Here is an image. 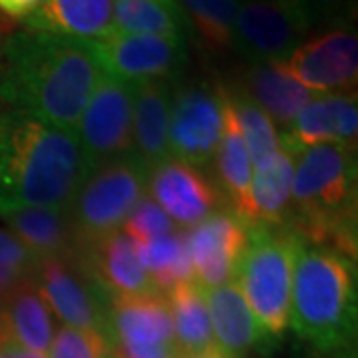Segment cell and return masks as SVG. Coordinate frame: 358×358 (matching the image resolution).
<instances>
[{
    "label": "cell",
    "mask_w": 358,
    "mask_h": 358,
    "mask_svg": "<svg viewBox=\"0 0 358 358\" xmlns=\"http://www.w3.org/2000/svg\"><path fill=\"white\" fill-rule=\"evenodd\" d=\"M355 263L322 245L301 241L296 249L289 327L320 355L352 350L357 343Z\"/></svg>",
    "instance_id": "277c9868"
},
{
    "label": "cell",
    "mask_w": 358,
    "mask_h": 358,
    "mask_svg": "<svg viewBox=\"0 0 358 358\" xmlns=\"http://www.w3.org/2000/svg\"><path fill=\"white\" fill-rule=\"evenodd\" d=\"M307 22L308 30L320 26H345L343 22L350 14L355 0H293Z\"/></svg>",
    "instance_id": "d6a6232c"
},
{
    "label": "cell",
    "mask_w": 358,
    "mask_h": 358,
    "mask_svg": "<svg viewBox=\"0 0 358 358\" xmlns=\"http://www.w3.org/2000/svg\"><path fill=\"white\" fill-rule=\"evenodd\" d=\"M322 358H357V350H345V352H334V355H322Z\"/></svg>",
    "instance_id": "f35d334b"
},
{
    "label": "cell",
    "mask_w": 358,
    "mask_h": 358,
    "mask_svg": "<svg viewBox=\"0 0 358 358\" xmlns=\"http://www.w3.org/2000/svg\"><path fill=\"white\" fill-rule=\"evenodd\" d=\"M277 131L282 150L293 155L322 143H338L357 152V92L319 94L301 110L289 128Z\"/></svg>",
    "instance_id": "9a60e30c"
},
{
    "label": "cell",
    "mask_w": 358,
    "mask_h": 358,
    "mask_svg": "<svg viewBox=\"0 0 358 358\" xmlns=\"http://www.w3.org/2000/svg\"><path fill=\"white\" fill-rule=\"evenodd\" d=\"M90 169L74 131L0 102V215L26 207L70 209Z\"/></svg>",
    "instance_id": "7a4b0ae2"
},
{
    "label": "cell",
    "mask_w": 358,
    "mask_h": 358,
    "mask_svg": "<svg viewBox=\"0 0 358 358\" xmlns=\"http://www.w3.org/2000/svg\"><path fill=\"white\" fill-rule=\"evenodd\" d=\"M32 279L46 305L66 327L102 334L112 348V293L82 257L42 259Z\"/></svg>",
    "instance_id": "52a82bcc"
},
{
    "label": "cell",
    "mask_w": 358,
    "mask_h": 358,
    "mask_svg": "<svg viewBox=\"0 0 358 358\" xmlns=\"http://www.w3.org/2000/svg\"><path fill=\"white\" fill-rule=\"evenodd\" d=\"M0 324L16 345L46 357L54 341V319L30 277L0 307Z\"/></svg>",
    "instance_id": "cb8c5ba5"
},
{
    "label": "cell",
    "mask_w": 358,
    "mask_h": 358,
    "mask_svg": "<svg viewBox=\"0 0 358 358\" xmlns=\"http://www.w3.org/2000/svg\"><path fill=\"white\" fill-rule=\"evenodd\" d=\"M114 32L187 40L189 24L176 0H115Z\"/></svg>",
    "instance_id": "4316f807"
},
{
    "label": "cell",
    "mask_w": 358,
    "mask_h": 358,
    "mask_svg": "<svg viewBox=\"0 0 358 358\" xmlns=\"http://www.w3.org/2000/svg\"><path fill=\"white\" fill-rule=\"evenodd\" d=\"M40 259L26 247L13 231L0 227V267L16 268L28 275H34Z\"/></svg>",
    "instance_id": "836d02e7"
},
{
    "label": "cell",
    "mask_w": 358,
    "mask_h": 358,
    "mask_svg": "<svg viewBox=\"0 0 358 358\" xmlns=\"http://www.w3.org/2000/svg\"><path fill=\"white\" fill-rule=\"evenodd\" d=\"M102 70L124 82L176 80L187 64V40L150 34H110L94 42Z\"/></svg>",
    "instance_id": "7c38bea8"
},
{
    "label": "cell",
    "mask_w": 358,
    "mask_h": 358,
    "mask_svg": "<svg viewBox=\"0 0 358 358\" xmlns=\"http://www.w3.org/2000/svg\"><path fill=\"white\" fill-rule=\"evenodd\" d=\"M32 275L22 273V271H16V268H6L0 267V307L6 303V299L22 285L28 281Z\"/></svg>",
    "instance_id": "d590c367"
},
{
    "label": "cell",
    "mask_w": 358,
    "mask_h": 358,
    "mask_svg": "<svg viewBox=\"0 0 358 358\" xmlns=\"http://www.w3.org/2000/svg\"><path fill=\"white\" fill-rule=\"evenodd\" d=\"M42 0H0V14L26 22L32 14L38 10Z\"/></svg>",
    "instance_id": "e575fe53"
},
{
    "label": "cell",
    "mask_w": 358,
    "mask_h": 358,
    "mask_svg": "<svg viewBox=\"0 0 358 358\" xmlns=\"http://www.w3.org/2000/svg\"><path fill=\"white\" fill-rule=\"evenodd\" d=\"M80 257L112 294L157 293L145 268L141 267L138 243L124 231L108 235Z\"/></svg>",
    "instance_id": "7402d4cb"
},
{
    "label": "cell",
    "mask_w": 358,
    "mask_h": 358,
    "mask_svg": "<svg viewBox=\"0 0 358 358\" xmlns=\"http://www.w3.org/2000/svg\"><path fill=\"white\" fill-rule=\"evenodd\" d=\"M223 128V103L219 88L207 82L173 86L169 110V155L203 171L213 164Z\"/></svg>",
    "instance_id": "ba28073f"
},
{
    "label": "cell",
    "mask_w": 358,
    "mask_h": 358,
    "mask_svg": "<svg viewBox=\"0 0 358 358\" xmlns=\"http://www.w3.org/2000/svg\"><path fill=\"white\" fill-rule=\"evenodd\" d=\"M308 32L293 0H241L231 48L249 64L285 62Z\"/></svg>",
    "instance_id": "9c48e42d"
},
{
    "label": "cell",
    "mask_w": 358,
    "mask_h": 358,
    "mask_svg": "<svg viewBox=\"0 0 358 358\" xmlns=\"http://www.w3.org/2000/svg\"><path fill=\"white\" fill-rule=\"evenodd\" d=\"M176 80H148L136 84L134 96V152L145 166L169 159V110Z\"/></svg>",
    "instance_id": "ac0fdd59"
},
{
    "label": "cell",
    "mask_w": 358,
    "mask_h": 358,
    "mask_svg": "<svg viewBox=\"0 0 358 358\" xmlns=\"http://www.w3.org/2000/svg\"><path fill=\"white\" fill-rule=\"evenodd\" d=\"M179 358H227L221 350H219L217 346H213V348H207L203 352H193V355H181Z\"/></svg>",
    "instance_id": "74e56055"
},
{
    "label": "cell",
    "mask_w": 358,
    "mask_h": 358,
    "mask_svg": "<svg viewBox=\"0 0 358 358\" xmlns=\"http://www.w3.org/2000/svg\"><path fill=\"white\" fill-rule=\"evenodd\" d=\"M2 42H4V38H2V34H0V62H2Z\"/></svg>",
    "instance_id": "ab89813d"
},
{
    "label": "cell",
    "mask_w": 358,
    "mask_h": 358,
    "mask_svg": "<svg viewBox=\"0 0 358 358\" xmlns=\"http://www.w3.org/2000/svg\"><path fill=\"white\" fill-rule=\"evenodd\" d=\"M110 324L112 346L115 343L138 346L178 345L167 299L162 293L112 294Z\"/></svg>",
    "instance_id": "e0dca14e"
},
{
    "label": "cell",
    "mask_w": 358,
    "mask_h": 358,
    "mask_svg": "<svg viewBox=\"0 0 358 358\" xmlns=\"http://www.w3.org/2000/svg\"><path fill=\"white\" fill-rule=\"evenodd\" d=\"M114 6L115 0H42L24 28L98 42L114 32Z\"/></svg>",
    "instance_id": "ffe728a7"
},
{
    "label": "cell",
    "mask_w": 358,
    "mask_h": 358,
    "mask_svg": "<svg viewBox=\"0 0 358 358\" xmlns=\"http://www.w3.org/2000/svg\"><path fill=\"white\" fill-rule=\"evenodd\" d=\"M279 64L315 94L355 92L358 80L357 32L348 26H334L317 38L303 42Z\"/></svg>",
    "instance_id": "8fae6325"
},
{
    "label": "cell",
    "mask_w": 358,
    "mask_h": 358,
    "mask_svg": "<svg viewBox=\"0 0 358 358\" xmlns=\"http://www.w3.org/2000/svg\"><path fill=\"white\" fill-rule=\"evenodd\" d=\"M213 338L227 358H247L253 350H268L271 341L257 324L235 281L203 289Z\"/></svg>",
    "instance_id": "2e32d148"
},
{
    "label": "cell",
    "mask_w": 358,
    "mask_h": 358,
    "mask_svg": "<svg viewBox=\"0 0 358 358\" xmlns=\"http://www.w3.org/2000/svg\"><path fill=\"white\" fill-rule=\"evenodd\" d=\"M239 88L281 129L289 128L301 110L319 96L289 76L279 62L249 64Z\"/></svg>",
    "instance_id": "44dd1931"
},
{
    "label": "cell",
    "mask_w": 358,
    "mask_h": 358,
    "mask_svg": "<svg viewBox=\"0 0 358 358\" xmlns=\"http://www.w3.org/2000/svg\"><path fill=\"white\" fill-rule=\"evenodd\" d=\"M110 350V343L102 334L78 331L64 324L54 333L48 358H106Z\"/></svg>",
    "instance_id": "1f68e13d"
},
{
    "label": "cell",
    "mask_w": 358,
    "mask_h": 358,
    "mask_svg": "<svg viewBox=\"0 0 358 358\" xmlns=\"http://www.w3.org/2000/svg\"><path fill=\"white\" fill-rule=\"evenodd\" d=\"M0 358H46L36 352H30L20 345H16L13 338L6 334V331L0 324Z\"/></svg>",
    "instance_id": "8d00e7d4"
},
{
    "label": "cell",
    "mask_w": 358,
    "mask_h": 358,
    "mask_svg": "<svg viewBox=\"0 0 358 358\" xmlns=\"http://www.w3.org/2000/svg\"><path fill=\"white\" fill-rule=\"evenodd\" d=\"M166 299L181 355L203 352L207 348L217 346L213 338L205 291L199 282H179L166 294Z\"/></svg>",
    "instance_id": "484cf974"
},
{
    "label": "cell",
    "mask_w": 358,
    "mask_h": 358,
    "mask_svg": "<svg viewBox=\"0 0 358 358\" xmlns=\"http://www.w3.org/2000/svg\"><path fill=\"white\" fill-rule=\"evenodd\" d=\"M148 195L162 211L183 229H192L209 215L217 213L219 189L197 167L176 157L150 169Z\"/></svg>",
    "instance_id": "5bb4252c"
},
{
    "label": "cell",
    "mask_w": 358,
    "mask_h": 358,
    "mask_svg": "<svg viewBox=\"0 0 358 358\" xmlns=\"http://www.w3.org/2000/svg\"><path fill=\"white\" fill-rule=\"evenodd\" d=\"M148 179L150 167L136 152L106 159L90 169L70 205L80 255L108 235L122 231L129 211L148 195Z\"/></svg>",
    "instance_id": "8992f818"
},
{
    "label": "cell",
    "mask_w": 358,
    "mask_h": 358,
    "mask_svg": "<svg viewBox=\"0 0 358 358\" xmlns=\"http://www.w3.org/2000/svg\"><path fill=\"white\" fill-rule=\"evenodd\" d=\"M285 227L307 245L357 261V157L338 143L307 148L294 159Z\"/></svg>",
    "instance_id": "3957f363"
},
{
    "label": "cell",
    "mask_w": 358,
    "mask_h": 358,
    "mask_svg": "<svg viewBox=\"0 0 358 358\" xmlns=\"http://www.w3.org/2000/svg\"><path fill=\"white\" fill-rule=\"evenodd\" d=\"M102 72L94 42L24 28L2 42L0 102L76 131Z\"/></svg>",
    "instance_id": "6da1fadb"
},
{
    "label": "cell",
    "mask_w": 358,
    "mask_h": 358,
    "mask_svg": "<svg viewBox=\"0 0 358 358\" xmlns=\"http://www.w3.org/2000/svg\"><path fill=\"white\" fill-rule=\"evenodd\" d=\"M138 255L157 293L167 294L179 282L195 281L185 233L181 231L141 241L138 243Z\"/></svg>",
    "instance_id": "83f0119b"
},
{
    "label": "cell",
    "mask_w": 358,
    "mask_h": 358,
    "mask_svg": "<svg viewBox=\"0 0 358 358\" xmlns=\"http://www.w3.org/2000/svg\"><path fill=\"white\" fill-rule=\"evenodd\" d=\"M247 245L235 285L271 343L281 341L291 319L294 255L301 239L289 227L245 225Z\"/></svg>",
    "instance_id": "5b68a950"
},
{
    "label": "cell",
    "mask_w": 358,
    "mask_h": 358,
    "mask_svg": "<svg viewBox=\"0 0 358 358\" xmlns=\"http://www.w3.org/2000/svg\"><path fill=\"white\" fill-rule=\"evenodd\" d=\"M8 231L42 259H68L80 255L78 235L70 209L60 207H26L4 215Z\"/></svg>",
    "instance_id": "d6986e66"
},
{
    "label": "cell",
    "mask_w": 358,
    "mask_h": 358,
    "mask_svg": "<svg viewBox=\"0 0 358 358\" xmlns=\"http://www.w3.org/2000/svg\"><path fill=\"white\" fill-rule=\"evenodd\" d=\"M195 281L203 289L235 281L247 245V227L233 211H217L185 231Z\"/></svg>",
    "instance_id": "4fadbf2b"
},
{
    "label": "cell",
    "mask_w": 358,
    "mask_h": 358,
    "mask_svg": "<svg viewBox=\"0 0 358 358\" xmlns=\"http://www.w3.org/2000/svg\"><path fill=\"white\" fill-rule=\"evenodd\" d=\"M219 88L231 106L239 129L243 134L245 145L251 157V166H261L263 162H267L268 157H273L281 150L277 126L239 86L235 88L219 86Z\"/></svg>",
    "instance_id": "f1b7e54d"
},
{
    "label": "cell",
    "mask_w": 358,
    "mask_h": 358,
    "mask_svg": "<svg viewBox=\"0 0 358 358\" xmlns=\"http://www.w3.org/2000/svg\"><path fill=\"white\" fill-rule=\"evenodd\" d=\"M294 159L287 150H279L267 162L255 167L251 176V225L265 227H282L289 205H291V189H293Z\"/></svg>",
    "instance_id": "d4e9b609"
},
{
    "label": "cell",
    "mask_w": 358,
    "mask_h": 358,
    "mask_svg": "<svg viewBox=\"0 0 358 358\" xmlns=\"http://www.w3.org/2000/svg\"><path fill=\"white\" fill-rule=\"evenodd\" d=\"M219 96L223 103V128H221V140H219L213 164L217 169L223 193L227 195V201L231 203V211L241 219L245 225H251V197H249L251 176H253L251 157L247 152L243 134L239 129L235 114L225 100L221 88H219Z\"/></svg>",
    "instance_id": "603a6c76"
},
{
    "label": "cell",
    "mask_w": 358,
    "mask_h": 358,
    "mask_svg": "<svg viewBox=\"0 0 358 358\" xmlns=\"http://www.w3.org/2000/svg\"><path fill=\"white\" fill-rule=\"evenodd\" d=\"M134 96L136 84L102 72L74 131L90 167L134 152Z\"/></svg>",
    "instance_id": "30bf717a"
},
{
    "label": "cell",
    "mask_w": 358,
    "mask_h": 358,
    "mask_svg": "<svg viewBox=\"0 0 358 358\" xmlns=\"http://www.w3.org/2000/svg\"><path fill=\"white\" fill-rule=\"evenodd\" d=\"M205 50L223 54L233 42L237 0H176Z\"/></svg>",
    "instance_id": "f546056e"
},
{
    "label": "cell",
    "mask_w": 358,
    "mask_h": 358,
    "mask_svg": "<svg viewBox=\"0 0 358 358\" xmlns=\"http://www.w3.org/2000/svg\"><path fill=\"white\" fill-rule=\"evenodd\" d=\"M122 231L129 235L136 243H141L173 233L176 225L150 195H143L138 205L129 211V215L122 225Z\"/></svg>",
    "instance_id": "4dcf8cb0"
}]
</instances>
